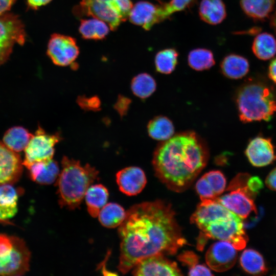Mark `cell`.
I'll use <instances>...</instances> for the list:
<instances>
[{
	"instance_id": "cell-1",
	"label": "cell",
	"mask_w": 276,
	"mask_h": 276,
	"mask_svg": "<svg viewBox=\"0 0 276 276\" xmlns=\"http://www.w3.org/2000/svg\"><path fill=\"white\" fill-rule=\"evenodd\" d=\"M175 216L171 205L160 200L136 204L126 211L118 229L120 272H128L147 257L175 255L187 244Z\"/></svg>"
},
{
	"instance_id": "cell-2",
	"label": "cell",
	"mask_w": 276,
	"mask_h": 276,
	"mask_svg": "<svg viewBox=\"0 0 276 276\" xmlns=\"http://www.w3.org/2000/svg\"><path fill=\"white\" fill-rule=\"evenodd\" d=\"M209 151L204 141L193 131L173 135L162 141L153 153L156 176L170 190H186L205 167Z\"/></svg>"
},
{
	"instance_id": "cell-3",
	"label": "cell",
	"mask_w": 276,
	"mask_h": 276,
	"mask_svg": "<svg viewBox=\"0 0 276 276\" xmlns=\"http://www.w3.org/2000/svg\"><path fill=\"white\" fill-rule=\"evenodd\" d=\"M190 220L200 235L229 242L237 250L243 249L248 240L242 219L214 200L201 201Z\"/></svg>"
},
{
	"instance_id": "cell-4",
	"label": "cell",
	"mask_w": 276,
	"mask_h": 276,
	"mask_svg": "<svg viewBox=\"0 0 276 276\" xmlns=\"http://www.w3.org/2000/svg\"><path fill=\"white\" fill-rule=\"evenodd\" d=\"M62 170L56 180L59 204L74 210L79 206L88 188L99 179V171L89 164L64 156Z\"/></svg>"
},
{
	"instance_id": "cell-5",
	"label": "cell",
	"mask_w": 276,
	"mask_h": 276,
	"mask_svg": "<svg viewBox=\"0 0 276 276\" xmlns=\"http://www.w3.org/2000/svg\"><path fill=\"white\" fill-rule=\"evenodd\" d=\"M235 101L243 123L269 121L276 112V92L267 84L248 79L237 89Z\"/></svg>"
},
{
	"instance_id": "cell-6",
	"label": "cell",
	"mask_w": 276,
	"mask_h": 276,
	"mask_svg": "<svg viewBox=\"0 0 276 276\" xmlns=\"http://www.w3.org/2000/svg\"><path fill=\"white\" fill-rule=\"evenodd\" d=\"M133 5L131 0H82L75 6V16H93L105 22L115 30L122 21L128 18Z\"/></svg>"
},
{
	"instance_id": "cell-7",
	"label": "cell",
	"mask_w": 276,
	"mask_h": 276,
	"mask_svg": "<svg viewBox=\"0 0 276 276\" xmlns=\"http://www.w3.org/2000/svg\"><path fill=\"white\" fill-rule=\"evenodd\" d=\"M250 176L248 173L237 174L227 188L229 192L214 200L242 219L246 218L251 212L257 214L254 200L257 193L248 186Z\"/></svg>"
},
{
	"instance_id": "cell-8",
	"label": "cell",
	"mask_w": 276,
	"mask_h": 276,
	"mask_svg": "<svg viewBox=\"0 0 276 276\" xmlns=\"http://www.w3.org/2000/svg\"><path fill=\"white\" fill-rule=\"evenodd\" d=\"M26 38L25 26L18 15L8 12L0 14V65L8 60L14 45H23Z\"/></svg>"
},
{
	"instance_id": "cell-9",
	"label": "cell",
	"mask_w": 276,
	"mask_h": 276,
	"mask_svg": "<svg viewBox=\"0 0 276 276\" xmlns=\"http://www.w3.org/2000/svg\"><path fill=\"white\" fill-rule=\"evenodd\" d=\"M61 139L59 133L50 134L39 126L25 150L23 166L27 168L33 163L53 159L54 147Z\"/></svg>"
},
{
	"instance_id": "cell-10",
	"label": "cell",
	"mask_w": 276,
	"mask_h": 276,
	"mask_svg": "<svg viewBox=\"0 0 276 276\" xmlns=\"http://www.w3.org/2000/svg\"><path fill=\"white\" fill-rule=\"evenodd\" d=\"M79 53L74 38L59 34L52 35L48 44L47 54L55 64L68 66L74 62Z\"/></svg>"
},
{
	"instance_id": "cell-11",
	"label": "cell",
	"mask_w": 276,
	"mask_h": 276,
	"mask_svg": "<svg viewBox=\"0 0 276 276\" xmlns=\"http://www.w3.org/2000/svg\"><path fill=\"white\" fill-rule=\"evenodd\" d=\"M31 252L23 239L16 237L14 248L0 258V275H21L29 270Z\"/></svg>"
},
{
	"instance_id": "cell-12",
	"label": "cell",
	"mask_w": 276,
	"mask_h": 276,
	"mask_svg": "<svg viewBox=\"0 0 276 276\" xmlns=\"http://www.w3.org/2000/svg\"><path fill=\"white\" fill-rule=\"evenodd\" d=\"M131 270L132 274L136 276L182 275L176 263L169 260L162 254L154 255L141 259Z\"/></svg>"
},
{
	"instance_id": "cell-13",
	"label": "cell",
	"mask_w": 276,
	"mask_h": 276,
	"mask_svg": "<svg viewBox=\"0 0 276 276\" xmlns=\"http://www.w3.org/2000/svg\"><path fill=\"white\" fill-rule=\"evenodd\" d=\"M237 258V249L229 242L219 241L213 244L205 254L208 265L216 272L227 271L235 265Z\"/></svg>"
},
{
	"instance_id": "cell-14",
	"label": "cell",
	"mask_w": 276,
	"mask_h": 276,
	"mask_svg": "<svg viewBox=\"0 0 276 276\" xmlns=\"http://www.w3.org/2000/svg\"><path fill=\"white\" fill-rule=\"evenodd\" d=\"M22 170V162L19 154L0 141V186L15 183Z\"/></svg>"
},
{
	"instance_id": "cell-15",
	"label": "cell",
	"mask_w": 276,
	"mask_h": 276,
	"mask_svg": "<svg viewBox=\"0 0 276 276\" xmlns=\"http://www.w3.org/2000/svg\"><path fill=\"white\" fill-rule=\"evenodd\" d=\"M245 153L250 164L257 167L267 166L276 159L271 140L263 137L258 136L251 140Z\"/></svg>"
},
{
	"instance_id": "cell-16",
	"label": "cell",
	"mask_w": 276,
	"mask_h": 276,
	"mask_svg": "<svg viewBox=\"0 0 276 276\" xmlns=\"http://www.w3.org/2000/svg\"><path fill=\"white\" fill-rule=\"evenodd\" d=\"M116 181L120 190L128 196L139 194L147 182L143 170L135 166L126 167L118 171Z\"/></svg>"
},
{
	"instance_id": "cell-17",
	"label": "cell",
	"mask_w": 276,
	"mask_h": 276,
	"mask_svg": "<svg viewBox=\"0 0 276 276\" xmlns=\"http://www.w3.org/2000/svg\"><path fill=\"white\" fill-rule=\"evenodd\" d=\"M128 18L132 23L149 30L154 25L163 21L160 5L139 2L132 6Z\"/></svg>"
},
{
	"instance_id": "cell-18",
	"label": "cell",
	"mask_w": 276,
	"mask_h": 276,
	"mask_svg": "<svg viewBox=\"0 0 276 276\" xmlns=\"http://www.w3.org/2000/svg\"><path fill=\"white\" fill-rule=\"evenodd\" d=\"M27 169L31 179L41 185L56 181L60 173L58 163L53 159L33 163Z\"/></svg>"
},
{
	"instance_id": "cell-19",
	"label": "cell",
	"mask_w": 276,
	"mask_h": 276,
	"mask_svg": "<svg viewBox=\"0 0 276 276\" xmlns=\"http://www.w3.org/2000/svg\"><path fill=\"white\" fill-rule=\"evenodd\" d=\"M249 68L248 60L245 58L236 54L226 56L220 64L222 74L231 79L243 78L248 73Z\"/></svg>"
},
{
	"instance_id": "cell-20",
	"label": "cell",
	"mask_w": 276,
	"mask_h": 276,
	"mask_svg": "<svg viewBox=\"0 0 276 276\" xmlns=\"http://www.w3.org/2000/svg\"><path fill=\"white\" fill-rule=\"evenodd\" d=\"M109 193L102 184L91 185L85 194V199L89 214L93 217H98L101 210L107 203Z\"/></svg>"
},
{
	"instance_id": "cell-21",
	"label": "cell",
	"mask_w": 276,
	"mask_h": 276,
	"mask_svg": "<svg viewBox=\"0 0 276 276\" xmlns=\"http://www.w3.org/2000/svg\"><path fill=\"white\" fill-rule=\"evenodd\" d=\"M18 193L12 184L0 186V220L14 217L17 212Z\"/></svg>"
},
{
	"instance_id": "cell-22",
	"label": "cell",
	"mask_w": 276,
	"mask_h": 276,
	"mask_svg": "<svg viewBox=\"0 0 276 276\" xmlns=\"http://www.w3.org/2000/svg\"><path fill=\"white\" fill-rule=\"evenodd\" d=\"M199 14L202 20L211 25L221 22L226 15L225 7L222 0H202Z\"/></svg>"
},
{
	"instance_id": "cell-23",
	"label": "cell",
	"mask_w": 276,
	"mask_h": 276,
	"mask_svg": "<svg viewBox=\"0 0 276 276\" xmlns=\"http://www.w3.org/2000/svg\"><path fill=\"white\" fill-rule=\"evenodd\" d=\"M32 134L23 127L14 126L5 132L3 143L10 150L19 152L25 150Z\"/></svg>"
},
{
	"instance_id": "cell-24",
	"label": "cell",
	"mask_w": 276,
	"mask_h": 276,
	"mask_svg": "<svg viewBox=\"0 0 276 276\" xmlns=\"http://www.w3.org/2000/svg\"><path fill=\"white\" fill-rule=\"evenodd\" d=\"M240 263L244 271L252 275H263L268 271L262 255L253 249H246L243 251Z\"/></svg>"
},
{
	"instance_id": "cell-25",
	"label": "cell",
	"mask_w": 276,
	"mask_h": 276,
	"mask_svg": "<svg viewBox=\"0 0 276 276\" xmlns=\"http://www.w3.org/2000/svg\"><path fill=\"white\" fill-rule=\"evenodd\" d=\"M126 212L124 209L117 203H106L98 214L100 223L104 227L109 228L119 226L123 222Z\"/></svg>"
},
{
	"instance_id": "cell-26",
	"label": "cell",
	"mask_w": 276,
	"mask_h": 276,
	"mask_svg": "<svg viewBox=\"0 0 276 276\" xmlns=\"http://www.w3.org/2000/svg\"><path fill=\"white\" fill-rule=\"evenodd\" d=\"M275 0H241L240 5L249 17L262 20L268 17L273 11Z\"/></svg>"
},
{
	"instance_id": "cell-27",
	"label": "cell",
	"mask_w": 276,
	"mask_h": 276,
	"mask_svg": "<svg viewBox=\"0 0 276 276\" xmlns=\"http://www.w3.org/2000/svg\"><path fill=\"white\" fill-rule=\"evenodd\" d=\"M149 135L154 140L166 141L174 135V127L171 121L165 116H157L147 125Z\"/></svg>"
},
{
	"instance_id": "cell-28",
	"label": "cell",
	"mask_w": 276,
	"mask_h": 276,
	"mask_svg": "<svg viewBox=\"0 0 276 276\" xmlns=\"http://www.w3.org/2000/svg\"><path fill=\"white\" fill-rule=\"evenodd\" d=\"M252 50L258 58L263 60L270 59L276 54V40L271 34L261 33L255 37Z\"/></svg>"
},
{
	"instance_id": "cell-29",
	"label": "cell",
	"mask_w": 276,
	"mask_h": 276,
	"mask_svg": "<svg viewBox=\"0 0 276 276\" xmlns=\"http://www.w3.org/2000/svg\"><path fill=\"white\" fill-rule=\"evenodd\" d=\"M79 30L85 39H101L108 34L109 28L105 22L94 17L81 20Z\"/></svg>"
},
{
	"instance_id": "cell-30",
	"label": "cell",
	"mask_w": 276,
	"mask_h": 276,
	"mask_svg": "<svg viewBox=\"0 0 276 276\" xmlns=\"http://www.w3.org/2000/svg\"><path fill=\"white\" fill-rule=\"evenodd\" d=\"M131 88L134 95L144 99L150 97L155 91L156 83L151 75L141 73L132 79Z\"/></svg>"
},
{
	"instance_id": "cell-31",
	"label": "cell",
	"mask_w": 276,
	"mask_h": 276,
	"mask_svg": "<svg viewBox=\"0 0 276 276\" xmlns=\"http://www.w3.org/2000/svg\"><path fill=\"white\" fill-rule=\"evenodd\" d=\"M188 61L192 68L198 71L208 70L215 64L212 52L205 49L191 51L188 55Z\"/></svg>"
},
{
	"instance_id": "cell-32",
	"label": "cell",
	"mask_w": 276,
	"mask_h": 276,
	"mask_svg": "<svg viewBox=\"0 0 276 276\" xmlns=\"http://www.w3.org/2000/svg\"><path fill=\"white\" fill-rule=\"evenodd\" d=\"M178 53L173 49H167L158 52L155 58L156 70L159 73L169 74L177 63Z\"/></svg>"
},
{
	"instance_id": "cell-33",
	"label": "cell",
	"mask_w": 276,
	"mask_h": 276,
	"mask_svg": "<svg viewBox=\"0 0 276 276\" xmlns=\"http://www.w3.org/2000/svg\"><path fill=\"white\" fill-rule=\"evenodd\" d=\"M203 175L208 180L217 197L223 193L226 181L224 175L221 171L213 170L206 173Z\"/></svg>"
},
{
	"instance_id": "cell-34",
	"label": "cell",
	"mask_w": 276,
	"mask_h": 276,
	"mask_svg": "<svg viewBox=\"0 0 276 276\" xmlns=\"http://www.w3.org/2000/svg\"><path fill=\"white\" fill-rule=\"evenodd\" d=\"M192 0H171L168 3L163 4L160 6L163 21L174 13L183 10L192 3Z\"/></svg>"
},
{
	"instance_id": "cell-35",
	"label": "cell",
	"mask_w": 276,
	"mask_h": 276,
	"mask_svg": "<svg viewBox=\"0 0 276 276\" xmlns=\"http://www.w3.org/2000/svg\"><path fill=\"white\" fill-rule=\"evenodd\" d=\"M196 189L201 201L215 200L217 197L213 191L208 180L204 175L198 180L196 184Z\"/></svg>"
},
{
	"instance_id": "cell-36",
	"label": "cell",
	"mask_w": 276,
	"mask_h": 276,
	"mask_svg": "<svg viewBox=\"0 0 276 276\" xmlns=\"http://www.w3.org/2000/svg\"><path fill=\"white\" fill-rule=\"evenodd\" d=\"M177 258L184 265L188 266L189 269L198 264V256L192 251H185Z\"/></svg>"
},
{
	"instance_id": "cell-37",
	"label": "cell",
	"mask_w": 276,
	"mask_h": 276,
	"mask_svg": "<svg viewBox=\"0 0 276 276\" xmlns=\"http://www.w3.org/2000/svg\"><path fill=\"white\" fill-rule=\"evenodd\" d=\"M78 103L82 108L86 109H97L100 106V102L98 98H80L78 99Z\"/></svg>"
},
{
	"instance_id": "cell-38",
	"label": "cell",
	"mask_w": 276,
	"mask_h": 276,
	"mask_svg": "<svg viewBox=\"0 0 276 276\" xmlns=\"http://www.w3.org/2000/svg\"><path fill=\"white\" fill-rule=\"evenodd\" d=\"M130 100L124 96H119L114 108L121 116L126 114L130 104Z\"/></svg>"
},
{
	"instance_id": "cell-39",
	"label": "cell",
	"mask_w": 276,
	"mask_h": 276,
	"mask_svg": "<svg viewBox=\"0 0 276 276\" xmlns=\"http://www.w3.org/2000/svg\"><path fill=\"white\" fill-rule=\"evenodd\" d=\"M189 275H213L210 269L203 264H197L189 269Z\"/></svg>"
},
{
	"instance_id": "cell-40",
	"label": "cell",
	"mask_w": 276,
	"mask_h": 276,
	"mask_svg": "<svg viewBox=\"0 0 276 276\" xmlns=\"http://www.w3.org/2000/svg\"><path fill=\"white\" fill-rule=\"evenodd\" d=\"M265 184L269 189L276 191V167L271 170L267 176Z\"/></svg>"
},
{
	"instance_id": "cell-41",
	"label": "cell",
	"mask_w": 276,
	"mask_h": 276,
	"mask_svg": "<svg viewBox=\"0 0 276 276\" xmlns=\"http://www.w3.org/2000/svg\"><path fill=\"white\" fill-rule=\"evenodd\" d=\"M52 0H27L29 9L36 10L39 7L49 4Z\"/></svg>"
},
{
	"instance_id": "cell-42",
	"label": "cell",
	"mask_w": 276,
	"mask_h": 276,
	"mask_svg": "<svg viewBox=\"0 0 276 276\" xmlns=\"http://www.w3.org/2000/svg\"><path fill=\"white\" fill-rule=\"evenodd\" d=\"M16 0H0V14L9 11Z\"/></svg>"
},
{
	"instance_id": "cell-43",
	"label": "cell",
	"mask_w": 276,
	"mask_h": 276,
	"mask_svg": "<svg viewBox=\"0 0 276 276\" xmlns=\"http://www.w3.org/2000/svg\"><path fill=\"white\" fill-rule=\"evenodd\" d=\"M268 76L276 84V58L270 63L268 68Z\"/></svg>"
},
{
	"instance_id": "cell-44",
	"label": "cell",
	"mask_w": 276,
	"mask_h": 276,
	"mask_svg": "<svg viewBox=\"0 0 276 276\" xmlns=\"http://www.w3.org/2000/svg\"><path fill=\"white\" fill-rule=\"evenodd\" d=\"M271 26L276 33V11L271 19Z\"/></svg>"
}]
</instances>
